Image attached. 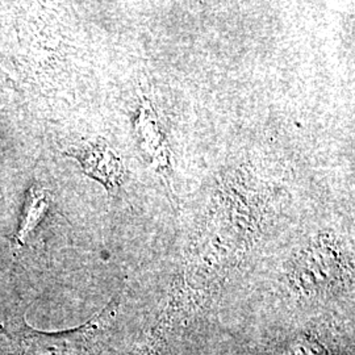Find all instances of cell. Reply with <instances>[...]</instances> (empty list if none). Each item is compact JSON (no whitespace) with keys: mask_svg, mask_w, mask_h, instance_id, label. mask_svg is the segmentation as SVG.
Wrapping results in <instances>:
<instances>
[{"mask_svg":"<svg viewBox=\"0 0 355 355\" xmlns=\"http://www.w3.org/2000/svg\"><path fill=\"white\" fill-rule=\"evenodd\" d=\"M49 207L48 193L37 187H32L26 195V205L23 211V220L17 232V241L24 243L29 234L37 227Z\"/></svg>","mask_w":355,"mask_h":355,"instance_id":"obj_2","label":"cell"},{"mask_svg":"<svg viewBox=\"0 0 355 355\" xmlns=\"http://www.w3.org/2000/svg\"><path fill=\"white\" fill-rule=\"evenodd\" d=\"M73 155L89 177L102 182L108 190L112 191L120 184L123 177L121 161L102 141L76 149Z\"/></svg>","mask_w":355,"mask_h":355,"instance_id":"obj_1","label":"cell"}]
</instances>
